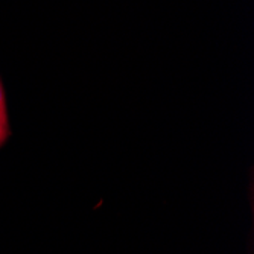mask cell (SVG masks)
I'll list each match as a JSON object with an SVG mask.
<instances>
[{
  "instance_id": "obj_1",
  "label": "cell",
  "mask_w": 254,
  "mask_h": 254,
  "mask_svg": "<svg viewBox=\"0 0 254 254\" xmlns=\"http://www.w3.org/2000/svg\"><path fill=\"white\" fill-rule=\"evenodd\" d=\"M0 122L8 124V114H6V99H5V91L0 82Z\"/></svg>"
},
{
  "instance_id": "obj_2",
  "label": "cell",
  "mask_w": 254,
  "mask_h": 254,
  "mask_svg": "<svg viewBox=\"0 0 254 254\" xmlns=\"http://www.w3.org/2000/svg\"><path fill=\"white\" fill-rule=\"evenodd\" d=\"M6 135H8V124L0 122V145L5 142Z\"/></svg>"
}]
</instances>
